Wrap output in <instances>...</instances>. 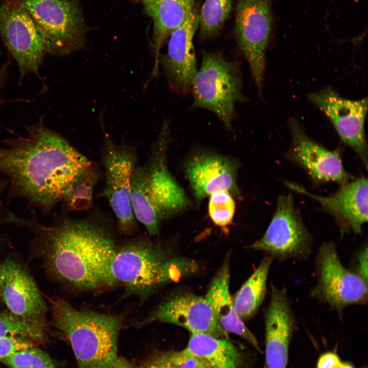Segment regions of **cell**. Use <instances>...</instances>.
Returning a JSON list of instances; mask_svg holds the SVG:
<instances>
[{
  "mask_svg": "<svg viewBox=\"0 0 368 368\" xmlns=\"http://www.w3.org/2000/svg\"><path fill=\"white\" fill-rule=\"evenodd\" d=\"M4 144L0 171L20 195L45 211L62 200L75 177L92 162L42 119L28 127L26 136Z\"/></svg>",
  "mask_w": 368,
  "mask_h": 368,
  "instance_id": "6da1fadb",
  "label": "cell"
},
{
  "mask_svg": "<svg viewBox=\"0 0 368 368\" xmlns=\"http://www.w3.org/2000/svg\"><path fill=\"white\" fill-rule=\"evenodd\" d=\"M39 228L47 267L55 278L81 291L118 285L110 271L117 246L102 217H63L51 226Z\"/></svg>",
  "mask_w": 368,
  "mask_h": 368,
  "instance_id": "7a4b0ae2",
  "label": "cell"
},
{
  "mask_svg": "<svg viewBox=\"0 0 368 368\" xmlns=\"http://www.w3.org/2000/svg\"><path fill=\"white\" fill-rule=\"evenodd\" d=\"M169 122H165L147 161L133 174L130 202L136 220L150 236L158 235L161 223L187 209L190 201L169 171L167 151Z\"/></svg>",
  "mask_w": 368,
  "mask_h": 368,
  "instance_id": "3957f363",
  "label": "cell"
},
{
  "mask_svg": "<svg viewBox=\"0 0 368 368\" xmlns=\"http://www.w3.org/2000/svg\"><path fill=\"white\" fill-rule=\"evenodd\" d=\"M50 303L54 325L68 339L78 368H111L118 358L123 315L77 309L59 297Z\"/></svg>",
  "mask_w": 368,
  "mask_h": 368,
  "instance_id": "277c9868",
  "label": "cell"
},
{
  "mask_svg": "<svg viewBox=\"0 0 368 368\" xmlns=\"http://www.w3.org/2000/svg\"><path fill=\"white\" fill-rule=\"evenodd\" d=\"M193 260L174 256L147 239L132 241L116 247L110 265L112 277L122 285L125 295L142 300L157 288L197 271Z\"/></svg>",
  "mask_w": 368,
  "mask_h": 368,
  "instance_id": "5b68a950",
  "label": "cell"
},
{
  "mask_svg": "<svg viewBox=\"0 0 368 368\" xmlns=\"http://www.w3.org/2000/svg\"><path fill=\"white\" fill-rule=\"evenodd\" d=\"M242 88L241 74L237 62L225 59L220 53L204 52L201 67L191 85L192 107L211 110L230 129L235 104L246 100Z\"/></svg>",
  "mask_w": 368,
  "mask_h": 368,
  "instance_id": "8992f818",
  "label": "cell"
},
{
  "mask_svg": "<svg viewBox=\"0 0 368 368\" xmlns=\"http://www.w3.org/2000/svg\"><path fill=\"white\" fill-rule=\"evenodd\" d=\"M47 54L65 56L82 49L88 32L78 0H22Z\"/></svg>",
  "mask_w": 368,
  "mask_h": 368,
  "instance_id": "52a82bcc",
  "label": "cell"
},
{
  "mask_svg": "<svg viewBox=\"0 0 368 368\" xmlns=\"http://www.w3.org/2000/svg\"><path fill=\"white\" fill-rule=\"evenodd\" d=\"M316 284L312 298L327 304L339 316L351 305H367V281L342 264L335 244L324 242L315 260Z\"/></svg>",
  "mask_w": 368,
  "mask_h": 368,
  "instance_id": "ba28073f",
  "label": "cell"
},
{
  "mask_svg": "<svg viewBox=\"0 0 368 368\" xmlns=\"http://www.w3.org/2000/svg\"><path fill=\"white\" fill-rule=\"evenodd\" d=\"M137 160L134 147L116 144L109 136L105 135L101 154L105 185L101 195L107 200L119 230L126 235L131 234L136 228L130 197Z\"/></svg>",
  "mask_w": 368,
  "mask_h": 368,
  "instance_id": "9c48e42d",
  "label": "cell"
},
{
  "mask_svg": "<svg viewBox=\"0 0 368 368\" xmlns=\"http://www.w3.org/2000/svg\"><path fill=\"white\" fill-rule=\"evenodd\" d=\"M313 238L305 225L291 194L279 196L265 233L249 248L264 251L273 259L303 260L312 252Z\"/></svg>",
  "mask_w": 368,
  "mask_h": 368,
  "instance_id": "30bf717a",
  "label": "cell"
},
{
  "mask_svg": "<svg viewBox=\"0 0 368 368\" xmlns=\"http://www.w3.org/2000/svg\"><path fill=\"white\" fill-rule=\"evenodd\" d=\"M0 35L16 61L19 81L28 74L38 78L45 49L32 17L22 0H3L0 3Z\"/></svg>",
  "mask_w": 368,
  "mask_h": 368,
  "instance_id": "8fae6325",
  "label": "cell"
},
{
  "mask_svg": "<svg viewBox=\"0 0 368 368\" xmlns=\"http://www.w3.org/2000/svg\"><path fill=\"white\" fill-rule=\"evenodd\" d=\"M272 0H236L235 35L258 91L262 87L265 53L272 29Z\"/></svg>",
  "mask_w": 368,
  "mask_h": 368,
  "instance_id": "7c38bea8",
  "label": "cell"
},
{
  "mask_svg": "<svg viewBox=\"0 0 368 368\" xmlns=\"http://www.w3.org/2000/svg\"><path fill=\"white\" fill-rule=\"evenodd\" d=\"M309 98L329 119L341 140L353 149L367 168L364 121L367 99H347L330 87L310 94Z\"/></svg>",
  "mask_w": 368,
  "mask_h": 368,
  "instance_id": "4fadbf2b",
  "label": "cell"
},
{
  "mask_svg": "<svg viewBox=\"0 0 368 368\" xmlns=\"http://www.w3.org/2000/svg\"><path fill=\"white\" fill-rule=\"evenodd\" d=\"M153 321L174 324L187 329L191 334L228 338V334L218 323L204 296L192 293H183L171 296L137 324Z\"/></svg>",
  "mask_w": 368,
  "mask_h": 368,
  "instance_id": "5bb4252c",
  "label": "cell"
},
{
  "mask_svg": "<svg viewBox=\"0 0 368 368\" xmlns=\"http://www.w3.org/2000/svg\"><path fill=\"white\" fill-rule=\"evenodd\" d=\"M199 26V13L195 8L185 21L170 34L167 53L160 54L159 64L171 89L179 94L191 90L197 72L193 38Z\"/></svg>",
  "mask_w": 368,
  "mask_h": 368,
  "instance_id": "9a60e30c",
  "label": "cell"
},
{
  "mask_svg": "<svg viewBox=\"0 0 368 368\" xmlns=\"http://www.w3.org/2000/svg\"><path fill=\"white\" fill-rule=\"evenodd\" d=\"M290 190L308 196L317 201L338 223L341 234L352 231L360 234L363 225L367 221V179L361 177L341 185L328 196L313 194L299 184L285 180Z\"/></svg>",
  "mask_w": 368,
  "mask_h": 368,
  "instance_id": "2e32d148",
  "label": "cell"
},
{
  "mask_svg": "<svg viewBox=\"0 0 368 368\" xmlns=\"http://www.w3.org/2000/svg\"><path fill=\"white\" fill-rule=\"evenodd\" d=\"M292 142L286 156L303 168L316 183L333 181L343 185L353 178L344 169L339 153L310 139L295 121L290 122Z\"/></svg>",
  "mask_w": 368,
  "mask_h": 368,
  "instance_id": "e0dca14e",
  "label": "cell"
},
{
  "mask_svg": "<svg viewBox=\"0 0 368 368\" xmlns=\"http://www.w3.org/2000/svg\"><path fill=\"white\" fill-rule=\"evenodd\" d=\"M296 323L286 289L272 285L265 315V365L286 368Z\"/></svg>",
  "mask_w": 368,
  "mask_h": 368,
  "instance_id": "ac0fdd59",
  "label": "cell"
},
{
  "mask_svg": "<svg viewBox=\"0 0 368 368\" xmlns=\"http://www.w3.org/2000/svg\"><path fill=\"white\" fill-rule=\"evenodd\" d=\"M0 294L10 312L28 319L44 320L47 306L34 281L19 263L0 264Z\"/></svg>",
  "mask_w": 368,
  "mask_h": 368,
  "instance_id": "d6986e66",
  "label": "cell"
},
{
  "mask_svg": "<svg viewBox=\"0 0 368 368\" xmlns=\"http://www.w3.org/2000/svg\"><path fill=\"white\" fill-rule=\"evenodd\" d=\"M237 162L229 156L201 152L188 160L186 172L194 194L202 200L213 193L226 190L240 197Z\"/></svg>",
  "mask_w": 368,
  "mask_h": 368,
  "instance_id": "ffe728a7",
  "label": "cell"
},
{
  "mask_svg": "<svg viewBox=\"0 0 368 368\" xmlns=\"http://www.w3.org/2000/svg\"><path fill=\"white\" fill-rule=\"evenodd\" d=\"M229 255L227 254L211 282L204 297L221 328L236 334L262 353L259 342L237 313L229 291Z\"/></svg>",
  "mask_w": 368,
  "mask_h": 368,
  "instance_id": "44dd1931",
  "label": "cell"
},
{
  "mask_svg": "<svg viewBox=\"0 0 368 368\" xmlns=\"http://www.w3.org/2000/svg\"><path fill=\"white\" fill-rule=\"evenodd\" d=\"M196 0H142L145 12L153 22V43L155 63L151 73L158 72V58L163 43L193 9Z\"/></svg>",
  "mask_w": 368,
  "mask_h": 368,
  "instance_id": "7402d4cb",
  "label": "cell"
},
{
  "mask_svg": "<svg viewBox=\"0 0 368 368\" xmlns=\"http://www.w3.org/2000/svg\"><path fill=\"white\" fill-rule=\"evenodd\" d=\"M185 349L204 359L213 368H245L244 355L227 338L191 334Z\"/></svg>",
  "mask_w": 368,
  "mask_h": 368,
  "instance_id": "603a6c76",
  "label": "cell"
},
{
  "mask_svg": "<svg viewBox=\"0 0 368 368\" xmlns=\"http://www.w3.org/2000/svg\"><path fill=\"white\" fill-rule=\"evenodd\" d=\"M273 258L266 255L258 267L233 296L235 310L244 321L252 318L257 312L267 292V281Z\"/></svg>",
  "mask_w": 368,
  "mask_h": 368,
  "instance_id": "cb8c5ba5",
  "label": "cell"
},
{
  "mask_svg": "<svg viewBox=\"0 0 368 368\" xmlns=\"http://www.w3.org/2000/svg\"><path fill=\"white\" fill-rule=\"evenodd\" d=\"M100 166L92 162L75 177L62 201L65 210L70 212L90 211L94 205V193L101 178Z\"/></svg>",
  "mask_w": 368,
  "mask_h": 368,
  "instance_id": "d4e9b609",
  "label": "cell"
},
{
  "mask_svg": "<svg viewBox=\"0 0 368 368\" xmlns=\"http://www.w3.org/2000/svg\"><path fill=\"white\" fill-rule=\"evenodd\" d=\"M47 329L45 320L26 319L10 312L0 313V337L21 336L40 343L45 340Z\"/></svg>",
  "mask_w": 368,
  "mask_h": 368,
  "instance_id": "484cf974",
  "label": "cell"
},
{
  "mask_svg": "<svg viewBox=\"0 0 368 368\" xmlns=\"http://www.w3.org/2000/svg\"><path fill=\"white\" fill-rule=\"evenodd\" d=\"M232 9V0H205L199 14L200 37H213L220 30Z\"/></svg>",
  "mask_w": 368,
  "mask_h": 368,
  "instance_id": "4316f807",
  "label": "cell"
},
{
  "mask_svg": "<svg viewBox=\"0 0 368 368\" xmlns=\"http://www.w3.org/2000/svg\"><path fill=\"white\" fill-rule=\"evenodd\" d=\"M138 368H213L204 359L185 349L156 354Z\"/></svg>",
  "mask_w": 368,
  "mask_h": 368,
  "instance_id": "83f0119b",
  "label": "cell"
},
{
  "mask_svg": "<svg viewBox=\"0 0 368 368\" xmlns=\"http://www.w3.org/2000/svg\"><path fill=\"white\" fill-rule=\"evenodd\" d=\"M236 209L232 194L226 190L215 192L209 196V216L216 225L226 227L232 223Z\"/></svg>",
  "mask_w": 368,
  "mask_h": 368,
  "instance_id": "f1b7e54d",
  "label": "cell"
},
{
  "mask_svg": "<svg viewBox=\"0 0 368 368\" xmlns=\"http://www.w3.org/2000/svg\"><path fill=\"white\" fill-rule=\"evenodd\" d=\"M0 361L10 368H55L49 355L36 347L18 351Z\"/></svg>",
  "mask_w": 368,
  "mask_h": 368,
  "instance_id": "f546056e",
  "label": "cell"
},
{
  "mask_svg": "<svg viewBox=\"0 0 368 368\" xmlns=\"http://www.w3.org/2000/svg\"><path fill=\"white\" fill-rule=\"evenodd\" d=\"M33 340L21 336L0 337V360L18 351L36 347Z\"/></svg>",
  "mask_w": 368,
  "mask_h": 368,
  "instance_id": "4dcf8cb0",
  "label": "cell"
},
{
  "mask_svg": "<svg viewBox=\"0 0 368 368\" xmlns=\"http://www.w3.org/2000/svg\"><path fill=\"white\" fill-rule=\"evenodd\" d=\"M316 368H354L350 363L343 361L335 353L327 352L322 354L317 362Z\"/></svg>",
  "mask_w": 368,
  "mask_h": 368,
  "instance_id": "1f68e13d",
  "label": "cell"
},
{
  "mask_svg": "<svg viewBox=\"0 0 368 368\" xmlns=\"http://www.w3.org/2000/svg\"><path fill=\"white\" fill-rule=\"evenodd\" d=\"M356 266L352 269L364 279L367 281V248L363 246L356 258Z\"/></svg>",
  "mask_w": 368,
  "mask_h": 368,
  "instance_id": "d6a6232c",
  "label": "cell"
},
{
  "mask_svg": "<svg viewBox=\"0 0 368 368\" xmlns=\"http://www.w3.org/2000/svg\"><path fill=\"white\" fill-rule=\"evenodd\" d=\"M10 65V61L8 60L0 65V94L7 82ZM4 100L0 97V104Z\"/></svg>",
  "mask_w": 368,
  "mask_h": 368,
  "instance_id": "836d02e7",
  "label": "cell"
},
{
  "mask_svg": "<svg viewBox=\"0 0 368 368\" xmlns=\"http://www.w3.org/2000/svg\"><path fill=\"white\" fill-rule=\"evenodd\" d=\"M111 368H138L132 362L123 357H118Z\"/></svg>",
  "mask_w": 368,
  "mask_h": 368,
  "instance_id": "e575fe53",
  "label": "cell"
},
{
  "mask_svg": "<svg viewBox=\"0 0 368 368\" xmlns=\"http://www.w3.org/2000/svg\"><path fill=\"white\" fill-rule=\"evenodd\" d=\"M4 183H3L2 182H1L0 181V196H1V193H2V191H3V188H4Z\"/></svg>",
  "mask_w": 368,
  "mask_h": 368,
  "instance_id": "d590c367",
  "label": "cell"
},
{
  "mask_svg": "<svg viewBox=\"0 0 368 368\" xmlns=\"http://www.w3.org/2000/svg\"><path fill=\"white\" fill-rule=\"evenodd\" d=\"M263 368H269L265 364L264 365Z\"/></svg>",
  "mask_w": 368,
  "mask_h": 368,
  "instance_id": "8d00e7d4",
  "label": "cell"
},
{
  "mask_svg": "<svg viewBox=\"0 0 368 368\" xmlns=\"http://www.w3.org/2000/svg\"><path fill=\"white\" fill-rule=\"evenodd\" d=\"M133 1H139V0H133ZM139 1H140V0H139Z\"/></svg>",
  "mask_w": 368,
  "mask_h": 368,
  "instance_id": "74e56055",
  "label": "cell"
}]
</instances>
